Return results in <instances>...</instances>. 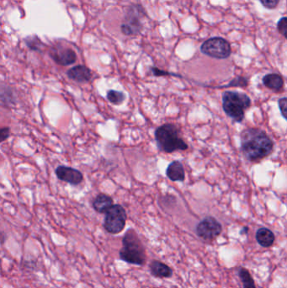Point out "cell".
Segmentation results:
<instances>
[{
	"mask_svg": "<svg viewBox=\"0 0 287 288\" xmlns=\"http://www.w3.org/2000/svg\"><path fill=\"white\" fill-rule=\"evenodd\" d=\"M274 143L264 131L249 128L241 133V149L249 161L265 158L273 151Z\"/></svg>",
	"mask_w": 287,
	"mask_h": 288,
	"instance_id": "cell-1",
	"label": "cell"
},
{
	"mask_svg": "<svg viewBox=\"0 0 287 288\" xmlns=\"http://www.w3.org/2000/svg\"><path fill=\"white\" fill-rule=\"evenodd\" d=\"M155 139L160 151L171 154L175 151H185L188 149L186 142L181 138L180 130L173 124L160 125L155 131Z\"/></svg>",
	"mask_w": 287,
	"mask_h": 288,
	"instance_id": "cell-2",
	"label": "cell"
},
{
	"mask_svg": "<svg viewBox=\"0 0 287 288\" xmlns=\"http://www.w3.org/2000/svg\"><path fill=\"white\" fill-rule=\"evenodd\" d=\"M119 254L121 260L133 265H144L146 261V251L133 229L125 232L122 240V248Z\"/></svg>",
	"mask_w": 287,
	"mask_h": 288,
	"instance_id": "cell-3",
	"label": "cell"
},
{
	"mask_svg": "<svg viewBox=\"0 0 287 288\" xmlns=\"http://www.w3.org/2000/svg\"><path fill=\"white\" fill-rule=\"evenodd\" d=\"M251 105V100L246 94L225 91L222 95V107L225 113L236 122H242L245 110Z\"/></svg>",
	"mask_w": 287,
	"mask_h": 288,
	"instance_id": "cell-4",
	"label": "cell"
},
{
	"mask_svg": "<svg viewBox=\"0 0 287 288\" xmlns=\"http://www.w3.org/2000/svg\"><path fill=\"white\" fill-rule=\"evenodd\" d=\"M146 15V12L141 5H133L128 8L125 18L121 24V32L125 35H138L142 30L141 19Z\"/></svg>",
	"mask_w": 287,
	"mask_h": 288,
	"instance_id": "cell-5",
	"label": "cell"
},
{
	"mask_svg": "<svg viewBox=\"0 0 287 288\" xmlns=\"http://www.w3.org/2000/svg\"><path fill=\"white\" fill-rule=\"evenodd\" d=\"M127 212L121 205H113L105 212L104 228L111 235H117L125 228Z\"/></svg>",
	"mask_w": 287,
	"mask_h": 288,
	"instance_id": "cell-6",
	"label": "cell"
},
{
	"mask_svg": "<svg viewBox=\"0 0 287 288\" xmlns=\"http://www.w3.org/2000/svg\"><path fill=\"white\" fill-rule=\"evenodd\" d=\"M201 51L211 58L226 59L231 55V45L224 38L217 37L206 40L201 47Z\"/></svg>",
	"mask_w": 287,
	"mask_h": 288,
	"instance_id": "cell-7",
	"label": "cell"
},
{
	"mask_svg": "<svg viewBox=\"0 0 287 288\" xmlns=\"http://www.w3.org/2000/svg\"><path fill=\"white\" fill-rule=\"evenodd\" d=\"M221 223L212 217H207L198 223L196 233L204 240H212L218 237L222 232Z\"/></svg>",
	"mask_w": 287,
	"mask_h": 288,
	"instance_id": "cell-8",
	"label": "cell"
},
{
	"mask_svg": "<svg viewBox=\"0 0 287 288\" xmlns=\"http://www.w3.org/2000/svg\"><path fill=\"white\" fill-rule=\"evenodd\" d=\"M49 56L57 64L61 66L72 65L77 61V54L72 48L63 46H54L49 51Z\"/></svg>",
	"mask_w": 287,
	"mask_h": 288,
	"instance_id": "cell-9",
	"label": "cell"
},
{
	"mask_svg": "<svg viewBox=\"0 0 287 288\" xmlns=\"http://www.w3.org/2000/svg\"><path fill=\"white\" fill-rule=\"evenodd\" d=\"M56 175L62 182L78 186L83 182V175L79 170L67 166H58L55 170Z\"/></svg>",
	"mask_w": 287,
	"mask_h": 288,
	"instance_id": "cell-10",
	"label": "cell"
},
{
	"mask_svg": "<svg viewBox=\"0 0 287 288\" xmlns=\"http://www.w3.org/2000/svg\"><path fill=\"white\" fill-rule=\"evenodd\" d=\"M67 76L78 83H86L92 78V72L84 65H76L67 70Z\"/></svg>",
	"mask_w": 287,
	"mask_h": 288,
	"instance_id": "cell-11",
	"label": "cell"
},
{
	"mask_svg": "<svg viewBox=\"0 0 287 288\" xmlns=\"http://www.w3.org/2000/svg\"><path fill=\"white\" fill-rule=\"evenodd\" d=\"M166 175L172 182H184L185 172L183 165L178 161H173L167 168Z\"/></svg>",
	"mask_w": 287,
	"mask_h": 288,
	"instance_id": "cell-12",
	"label": "cell"
},
{
	"mask_svg": "<svg viewBox=\"0 0 287 288\" xmlns=\"http://www.w3.org/2000/svg\"><path fill=\"white\" fill-rule=\"evenodd\" d=\"M92 206L99 213H105L113 206V199L105 194H100L93 201Z\"/></svg>",
	"mask_w": 287,
	"mask_h": 288,
	"instance_id": "cell-13",
	"label": "cell"
},
{
	"mask_svg": "<svg viewBox=\"0 0 287 288\" xmlns=\"http://www.w3.org/2000/svg\"><path fill=\"white\" fill-rule=\"evenodd\" d=\"M149 268H150L151 274L156 277L167 278V277H171L173 274V272L169 266L157 260L152 261L149 265Z\"/></svg>",
	"mask_w": 287,
	"mask_h": 288,
	"instance_id": "cell-14",
	"label": "cell"
},
{
	"mask_svg": "<svg viewBox=\"0 0 287 288\" xmlns=\"http://www.w3.org/2000/svg\"><path fill=\"white\" fill-rule=\"evenodd\" d=\"M16 102V96L15 92L11 87L0 84V103L2 105H14Z\"/></svg>",
	"mask_w": 287,
	"mask_h": 288,
	"instance_id": "cell-15",
	"label": "cell"
},
{
	"mask_svg": "<svg viewBox=\"0 0 287 288\" xmlns=\"http://www.w3.org/2000/svg\"><path fill=\"white\" fill-rule=\"evenodd\" d=\"M256 240L262 247L268 248L275 242V235L268 228H261L256 232Z\"/></svg>",
	"mask_w": 287,
	"mask_h": 288,
	"instance_id": "cell-16",
	"label": "cell"
},
{
	"mask_svg": "<svg viewBox=\"0 0 287 288\" xmlns=\"http://www.w3.org/2000/svg\"><path fill=\"white\" fill-rule=\"evenodd\" d=\"M264 86L272 91H280L284 85L282 76L277 74H270L263 78Z\"/></svg>",
	"mask_w": 287,
	"mask_h": 288,
	"instance_id": "cell-17",
	"label": "cell"
},
{
	"mask_svg": "<svg viewBox=\"0 0 287 288\" xmlns=\"http://www.w3.org/2000/svg\"><path fill=\"white\" fill-rule=\"evenodd\" d=\"M24 42L26 45V47L33 51L42 52V49L44 47L43 42L41 41V39L37 35H29V37L24 39Z\"/></svg>",
	"mask_w": 287,
	"mask_h": 288,
	"instance_id": "cell-18",
	"label": "cell"
},
{
	"mask_svg": "<svg viewBox=\"0 0 287 288\" xmlns=\"http://www.w3.org/2000/svg\"><path fill=\"white\" fill-rule=\"evenodd\" d=\"M239 277L243 282V288H256L254 279L251 277L248 269L240 268L239 272Z\"/></svg>",
	"mask_w": 287,
	"mask_h": 288,
	"instance_id": "cell-19",
	"label": "cell"
},
{
	"mask_svg": "<svg viewBox=\"0 0 287 288\" xmlns=\"http://www.w3.org/2000/svg\"><path fill=\"white\" fill-rule=\"evenodd\" d=\"M107 99L113 105H120L121 103L124 102L125 96L122 92L111 89V91H108V93H107Z\"/></svg>",
	"mask_w": 287,
	"mask_h": 288,
	"instance_id": "cell-20",
	"label": "cell"
},
{
	"mask_svg": "<svg viewBox=\"0 0 287 288\" xmlns=\"http://www.w3.org/2000/svg\"><path fill=\"white\" fill-rule=\"evenodd\" d=\"M277 29L278 31L280 34L284 37V38H286V33H287V18L286 17H282L280 21H278L277 23Z\"/></svg>",
	"mask_w": 287,
	"mask_h": 288,
	"instance_id": "cell-21",
	"label": "cell"
},
{
	"mask_svg": "<svg viewBox=\"0 0 287 288\" xmlns=\"http://www.w3.org/2000/svg\"><path fill=\"white\" fill-rule=\"evenodd\" d=\"M262 5L268 10H273L277 7L280 0H260Z\"/></svg>",
	"mask_w": 287,
	"mask_h": 288,
	"instance_id": "cell-22",
	"label": "cell"
},
{
	"mask_svg": "<svg viewBox=\"0 0 287 288\" xmlns=\"http://www.w3.org/2000/svg\"><path fill=\"white\" fill-rule=\"evenodd\" d=\"M279 108H280V112L282 115L283 118L286 119L287 115V98L283 97L279 100Z\"/></svg>",
	"mask_w": 287,
	"mask_h": 288,
	"instance_id": "cell-23",
	"label": "cell"
},
{
	"mask_svg": "<svg viewBox=\"0 0 287 288\" xmlns=\"http://www.w3.org/2000/svg\"><path fill=\"white\" fill-rule=\"evenodd\" d=\"M10 136V129L9 128H0V143L5 142Z\"/></svg>",
	"mask_w": 287,
	"mask_h": 288,
	"instance_id": "cell-24",
	"label": "cell"
},
{
	"mask_svg": "<svg viewBox=\"0 0 287 288\" xmlns=\"http://www.w3.org/2000/svg\"><path fill=\"white\" fill-rule=\"evenodd\" d=\"M152 72L155 76H164V75H174V74H170V73L165 72L163 70L158 69L157 67H153L152 68Z\"/></svg>",
	"mask_w": 287,
	"mask_h": 288,
	"instance_id": "cell-25",
	"label": "cell"
}]
</instances>
